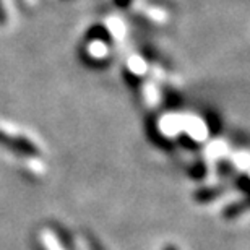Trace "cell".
Listing matches in <instances>:
<instances>
[{
    "label": "cell",
    "instance_id": "6da1fadb",
    "mask_svg": "<svg viewBox=\"0 0 250 250\" xmlns=\"http://www.w3.org/2000/svg\"><path fill=\"white\" fill-rule=\"evenodd\" d=\"M0 145L5 146L7 149L13 153H18L21 156H38L39 153V148L34 145V142H31L29 138L23 137V135H10L3 130H0Z\"/></svg>",
    "mask_w": 250,
    "mask_h": 250
},
{
    "label": "cell",
    "instance_id": "7a4b0ae2",
    "mask_svg": "<svg viewBox=\"0 0 250 250\" xmlns=\"http://www.w3.org/2000/svg\"><path fill=\"white\" fill-rule=\"evenodd\" d=\"M221 195H223L221 187H203L195 192L193 198H195V202H198V203H209V202H213V200L219 198Z\"/></svg>",
    "mask_w": 250,
    "mask_h": 250
},
{
    "label": "cell",
    "instance_id": "3957f363",
    "mask_svg": "<svg viewBox=\"0 0 250 250\" xmlns=\"http://www.w3.org/2000/svg\"><path fill=\"white\" fill-rule=\"evenodd\" d=\"M246 211H247V200H239V202L228 205V207L223 209V218L234 219V218L241 216V214Z\"/></svg>",
    "mask_w": 250,
    "mask_h": 250
},
{
    "label": "cell",
    "instance_id": "277c9868",
    "mask_svg": "<svg viewBox=\"0 0 250 250\" xmlns=\"http://www.w3.org/2000/svg\"><path fill=\"white\" fill-rule=\"evenodd\" d=\"M190 174H192V177H195V179H202V177H205V174H207V167H205L203 163H197L192 167Z\"/></svg>",
    "mask_w": 250,
    "mask_h": 250
},
{
    "label": "cell",
    "instance_id": "5b68a950",
    "mask_svg": "<svg viewBox=\"0 0 250 250\" xmlns=\"http://www.w3.org/2000/svg\"><path fill=\"white\" fill-rule=\"evenodd\" d=\"M218 172L219 174H221V176H229V174H231L232 172V164L231 163H228V161H221V163H219L218 164Z\"/></svg>",
    "mask_w": 250,
    "mask_h": 250
},
{
    "label": "cell",
    "instance_id": "8992f818",
    "mask_svg": "<svg viewBox=\"0 0 250 250\" xmlns=\"http://www.w3.org/2000/svg\"><path fill=\"white\" fill-rule=\"evenodd\" d=\"M88 246H89V250H104L101 244H99L96 239H93L91 236L88 237Z\"/></svg>",
    "mask_w": 250,
    "mask_h": 250
},
{
    "label": "cell",
    "instance_id": "52a82bcc",
    "mask_svg": "<svg viewBox=\"0 0 250 250\" xmlns=\"http://www.w3.org/2000/svg\"><path fill=\"white\" fill-rule=\"evenodd\" d=\"M5 20V8H3V2L0 0V21Z\"/></svg>",
    "mask_w": 250,
    "mask_h": 250
},
{
    "label": "cell",
    "instance_id": "ba28073f",
    "mask_svg": "<svg viewBox=\"0 0 250 250\" xmlns=\"http://www.w3.org/2000/svg\"><path fill=\"white\" fill-rule=\"evenodd\" d=\"M164 250H177V247H176V246H167Z\"/></svg>",
    "mask_w": 250,
    "mask_h": 250
}]
</instances>
